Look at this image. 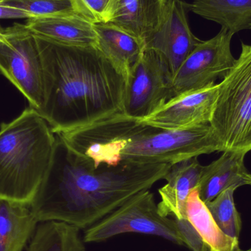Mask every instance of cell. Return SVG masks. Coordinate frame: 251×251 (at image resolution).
Instances as JSON below:
<instances>
[{
	"mask_svg": "<svg viewBox=\"0 0 251 251\" xmlns=\"http://www.w3.org/2000/svg\"><path fill=\"white\" fill-rule=\"evenodd\" d=\"M234 34L222 27L218 35L202 41L185 59L171 81V99L215 85L235 63L231 50Z\"/></svg>",
	"mask_w": 251,
	"mask_h": 251,
	"instance_id": "cell-9",
	"label": "cell"
},
{
	"mask_svg": "<svg viewBox=\"0 0 251 251\" xmlns=\"http://www.w3.org/2000/svg\"><path fill=\"white\" fill-rule=\"evenodd\" d=\"M55 134L71 150L96 165H173L221 152L210 125L165 129L128 117L122 112Z\"/></svg>",
	"mask_w": 251,
	"mask_h": 251,
	"instance_id": "cell-3",
	"label": "cell"
},
{
	"mask_svg": "<svg viewBox=\"0 0 251 251\" xmlns=\"http://www.w3.org/2000/svg\"><path fill=\"white\" fill-rule=\"evenodd\" d=\"M35 37L44 71L40 114L55 134L122 112L125 75L97 46L66 45Z\"/></svg>",
	"mask_w": 251,
	"mask_h": 251,
	"instance_id": "cell-2",
	"label": "cell"
},
{
	"mask_svg": "<svg viewBox=\"0 0 251 251\" xmlns=\"http://www.w3.org/2000/svg\"><path fill=\"white\" fill-rule=\"evenodd\" d=\"M0 72L41 113L44 105V71L36 37L25 25L3 29Z\"/></svg>",
	"mask_w": 251,
	"mask_h": 251,
	"instance_id": "cell-7",
	"label": "cell"
},
{
	"mask_svg": "<svg viewBox=\"0 0 251 251\" xmlns=\"http://www.w3.org/2000/svg\"><path fill=\"white\" fill-rule=\"evenodd\" d=\"M56 134L34 109L0 128V199L31 202L52 159Z\"/></svg>",
	"mask_w": 251,
	"mask_h": 251,
	"instance_id": "cell-4",
	"label": "cell"
},
{
	"mask_svg": "<svg viewBox=\"0 0 251 251\" xmlns=\"http://www.w3.org/2000/svg\"><path fill=\"white\" fill-rule=\"evenodd\" d=\"M38 224L31 202L0 199V251H22Z\"/></svg>",
	"mask_w": 251,
	"mask_h": 251,
	"instance_id": "cell-16",
	"label": "cell"
},
{
	"mask_svg": "<svg viewBox=\"0 0 251 251\" xmlns=\"http://www.w3.org/2000/svg\"><path fill=\"white\" fill-rule=\"evenodd\" d=\"M186 218L212 251L240 250L239 240L231 238L221 231L206 203L199 197L197 188L187 199Z\"/></svg>",
	"mask_w": 251,
	"mask_h": 251,
	"instance_id": "cell-19",
	"label": "cell"
},
{
	"mask_svg": "<svg viewBox=\"0 0 251 251\" xmlns=\"http://www.w3.org/2000/svg\"><path fill=\"white\" fill-rule=\"evenodd\" d=\"M188 4L167 0L157 27L145 44V50L157 53L174 77L183 62L201 42L195 36L187 19Z\"/></svg>",
	"mask_w": 251,
	"mask_h": 251,
	"instance_id": "cell-10",
	"label": "cell"
},
{
	"mask_svg": "<svg viewBox=\"0 0 251 251\" xmlns=\"http://www.w3.org/2000/svg\"><path fill=\"white\" fill-rule=\"evenodd\" d=\"M210 126L221 152L251 151V45L242 50L231 70L218 84Z\"/></svg>",
	"mask_w": 251,
	"mask_h": 251,
	"instance_id": "cell-5",
	"label": "cell"
},
{
	"mask_svg": "<svg viewBox=\"0 0 251 251\" xmlns=\"http://www.w3.org/2000/svg\"><path fill=\"white\" fill-rule=\"evenodd\" d=\"M167 0H116L110 23L143 44L157 27Z\"/></svg>",
	"mask_w": 251,
	"mask_h": 251,
	"instance_id": "cell-15",
	"label": "cell"
},
{
	"mask_svg": "<svg viewBox=\"0 0 251 251\" xmlns=\"http://www.w3.org/2000/svg\"><path fill=\"white\" fill-rule=\"evenodd\" d=\"M25 26L34 35L71 46H97L94 23L79 16L28 19Z\"/></svg>",
	"mask_w": 251,
	"mask_h": 251,
	"instance_id": "cell-14",
	"label": "cell"
},
{
	"mask_svg": "<svg viewBox=\"0 0 251 251\" xmlns=\"http://www.w3.org/2000/svg\"><path fill=\"white\" fill-rule=\"evenodd\" d=\"M217 97L218 84L181 94L168 100L142 121L147 125L171 130L209 125Z\"/></svg>",
	"mask_w": 251,
	"mask_h": 251,
	"instance_id": "cell-11",
	"label": "cell"
},
{
	"mask_svg": "<svg viewBox=\"0 0 251 251\" xmlns=\"http://www.w3.org/2000/svg\"><path fill=\"white\" fill-rule=\"evenodd\" d=\"M0 7L1 19L55 16H79L85 19L78 0H0Z\"/></svg>",
	"mask_w": 251,
	"mask_h": 251,
	"instance_id": "cell-20",
	"label": "cell"
},
{
	"mask_svg": "<svg viewBox=\"0 0 251 251\" xmlns=\"http://www.w3.org/2000/svg\"><path fill=\"white\" fill-rule=\"evenodd\" d=\"M172 76L162 57L145 50L126 76L122 113L146 119L171 99Z\"/></svg>",
	"mask_w": 251,
	"mask_h": 251,
	"instance_id": "cell-8",
	"label": "cell"
},
{
	"mask_svg": "<svg viewBox=\"0 0 251 251\" xmlns=\"http://www.w3.org/2000/svg\"><path fill=\"white\" fill-rule=\"evenodd\" d=\"M84 16L92 23L110 22L116 0H78Z\"/></svg>",
	"mask_w": 251,
	"mask_h": 251,
	"instance_id": "cell-23",
	"label": "cell"
},
{
	"mask_svg": "<svg viewBox=\"0 0 251 251\" xmlns=\"http://www.w3.org/2000/svg\"><path fill=\"white\" fill-rule=\"evenodd\" d=\"M2 32H3V29H2V30L0 31V38H1V37H2Z\"/></svg>",
	"mask_w": 251,
	"mask_h": 251,
	"instance_id": "cell-25",
	"label": "cell"
},
{
	"mask_svg": "<svg viewBox=\"0 0 251 251\" xmlns=\"http://www.w3.org/2000/svg\"><path fill=\"white\" fill-rule=\"evenodd\" d=\"M156 236L184 246L176 219L164 216L150 190L130 198L116 210L84 231V243L104 242L124 234Z\"/></svg>",
	"mask_w": 251,
	"mask_h": 251,
	"instance_id": "cell-6",
	"label": "cell"
},
{
	"mask_svg": "<svg viewBox=\"0 0 251 251\" xmlns=\"http://www.w3.org/2000/svg\"><path fill=\"white\" fill-rule=\"evenodd\" d=\"M28 251H85L80 230L64 223H39Z\"/></svg>",
	"mask_w": 251,
	"mask_h": 251,
	"instance_id": "cell-21",
	"label": "cell"
},
{
	"mask_svg": "<svg viewBox=\"0 0 251 251\" xmlns=\"http://www.w3.org/2000/svg\"><path fill=\"white\" fill-rule=\"evenodd\" d=\"M171 165H96L56 134L50 169L32 199L37 219L85 231L130 198L163 179Z\"/></svg>",
	"mask_w": 251,
	"mask_h": 251,
	"instance_id": "cell-1",
	"label": "cell"
},
{
	"mask_svg": "<svg viewBox=\"0 0 251 251\" xmlns=\"http://www.w3.org/2000/svg\"><path fill=\"white\" fill-rule=\"evenodd\" d=\"M237 189L234 187L227 189L206 205L221 231L228 237L239 240L242 221L234 203Z\"/></svg>",
	"mask_w": 251,
	"mask_h": 251,
	"instance_id": "cell-22",
	"label": "cell"
},
{
	"mask_svg": "<svg viewBox=\"0 0 251 251\" xmlns=\"http://www.w3.org/2000/svg\"><path fill=\"white\" fill-rule=\"evenodd\" d=\"M237 251H250V250H248V251H243V250H241V249H240V250H238Z\"/></svg>",
	"mask_w": 251,
	"mask_h": 251,
	"instance_id": "cell-26",
	"label": "cell"
},
{
	"mask_svg": "<svg viewBox=\"0 0 251 251\" xmlns=\"http://www.w3.org/2000/svg\"><path fill=\"white\" fill-rule=\"evenodd\" d=\"M248 181H249V185H250L251 187V174H249V177H248ZM250 251H251V248L249 249Z\"/></svg>",
	"mask_w": 251,
	"mask_h": 251,
	"instance_id": "cell-24",
	"label": "cell"
},
{
	"mask_svg": "<svg viewBox=\"0 0 251 251\" xmlns=\"http://www.w3.org/2000/svg\"><path fill=\"white\" fill-rule=\"evenodd\" d=\"M188 8L234 35L251 29V0H193Z\"/></svg>",
	"mask_w": 251,
	"mask_h": 251,
	"instance_id": "cell-18",
	"label": "cell"
},
{
	"mask_svg": "<svg viewBox=\"0 0 251 251\" xmlns=\"http://www.w3.org/2000/svg\"><path fill=\"white\" fill-rule=\"evenodd\" d=\"M221 157L203 166L198 185L199 197L205 203L230 187L249 185V173L245 165L246 153L224 151Z\"/></svg>",
	"mask_w": 251,
	"mask_h": 251,
	"instance_id": "cell-13",
	"label": "cell"
},
{
	"mask_svg": "<svg viewBox=\"0 0 251 251\" xmlns=\"http://www.w3.org/2000/svg\"><path fill=\"white\" fill-rule=\"evenodd\" d=\"M97 47L125 78L145 50L144 44L110 22L94 23Z\"/></svg>",
	"mask_w": 251,
	"mask_h": 251,
	"instance_id": "cell-17",
	"label": "cell"
},
{
	"mask_svg": "<svg viewBox=\"0 0 251 251\" xmlns=\"http://www.w3.org/2000/svg\"><path fill=\"white\" fill-rule=\"evenodd\" d=\"M203 165L198 157L173 164L163 179L167 183L159 189L160 201L158 209L162 215L186 220V204L190 193L197 188Z\"/></svg>",
	"mask_w": 251,
	"mask_h": 251,
	"instance_id": "cell-12",
	"label": "cell"
}]
</instances>
